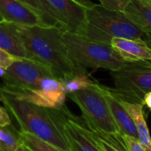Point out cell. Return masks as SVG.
Masks as SVG:
<instances>
[{"instance_id":"6da1fadb","label":"cell","mask_w":151,"mask_h":151,"mask_svg":"<svg viewBox=\"0 0 151 151\" xmlns=\"http://www.w3.org/2000/svg\"><path fill=\"white\" fill-rule=\"evenodd\" d=\"M24 44L29 59L49 67L55 77L66 81L78 74H87L70 57L63 41L64 29L53 26H26L7 22Z\"/></svg>"},{"instance_id":"7a4b0ae2","label":"cell","mask_w":151,"mask_h":151,"mask_svg":"<svg viewBox=\"0 0 151 151\" xmlns=\"http://www.w3.org/2000/svg\"><path fill=\"white\" fill-rule=\"evenodd\" d=\"M4 109L17 121L21 132L29 133L63 151H71L62 137L48 108L40 107L0 90Z\"/></svg>"},{"instance_id":"3957f363","label":"cell","mask_w":151,"mask_h":151,"mask_svg":"<svg viewBox=\"0 0 151 151\" xmlns=\"http://www.w3.org/2000/svg\"><path fill=\"white\" fill-rule=\"evenodd\" d=\"M86 38L111 44L113 37L140 39L143 32L119 10L95 4L86 9V23L79 34Z\"/></svg>"},{"instance_id":"277c9868","label":"cell","mask_w":151,"mask_h":151,"mask_svg":"<svg viewBox=\"0 0 151 151\" xmlns=\"http://www.w3.org/2000/svg\"><path fill=\"white\" fill-rule=\"evenodd\" d=\"M62 38L71 59L82 68L115 71L127 63L111 44L89 40L70 30H64Z\"/></svg>"},{"instance_id":"5b68a950","label":"cell","mask_w":151,"mask_h":151,"mask_svg":"<svg viewBox=\"0 0 151 151\" xmlns=\"http://www.w3.org/2000/svg\"><path fill=\"white\" fill-rule=\"evenodd\" d=\"M67 96L80 108L82 119L90 130L104 134L119 133L101 85L93 81L85 88L67 94Z\"/></svg>"},{"instance_id":"8992f818","label":"cell","mask_w":151,"mask_h":151,"mask_svg":"<svg viewBox=\"0 0 151 151\" xmlns=\"http://www.w3.org/2000/svg\"><path fill=\"white\" fill-rule=\"evenodd\" d=\"M118 96L125 100L143 104V97L151 92V62H127L115 71H111ZM144 105V104H143Z\"/></svg>"},{"instance_id":"52a82bcc","label":"cell","mask_w":151,"mask_h":151,"mask_svg":"<svg viewBox=\"0 0 151 151\" xmlns=\"http://www.w3.org/2000/svg\"><path fill=\"white\" fill-rule=\"evenodd\" d=\"M49 110L70 150L104 151L95 133L88 127L82 117L73 115L65 104Z\"/></svg>"},{"instance_id":"ba28073f","label":"cell","mask_w":151,"mask_h":151,"mask_svg":"<svg viewBox=\"0 0 151 151\" xmlns=\"http://www.w3.org/2000/svg\"><path fill=\"white\" fill-rule=\"evenodd\" d=\"M0 90L18 100L48 109L62 107L67 96L64 88V81L54 77H43L29 88H5L1 86Z\"/></svg>"},{"instance_id":"9c48e42d","label":"cell","mask_w":151,"mask_h":151,"mask_svg":"<svg viewBox=\"0 0 151 151\" xmlns=\"http://www.w3.org/2000/svg\"><path fill=\"white\" fill-rule=\"evenodd\" d=\"M5 88H29L42 78L54 77L51 69L43 63L28 58H19L14 61L3 74Z\"/></svg>"},{"instance_id":"30bf717a","label":"cell","mask_w":151,"mask_h":151,"mask_svg":"<svg viewBox=\"0 0 151 151\" xmlns=\"http://www.w3.org/2000/svg\"><path fill=\"white\" fill-rule=\"evenodd\" d=\"M0 13L6 22L26 26L46 25L38 12L19 0H0Z\"/></svg>"},{"instance_id":"8fae6325","label":"cell","mask_w":151,"mask_h":151,"mask_svg":"<svg viewBox=\"0 0 151 151\" xmlns=\"http://www.w3.org/2000/svg\"><path fill=\"white\" fill-rule=\"evenodd\" d=\"M58 13L68 30L80 34L86 23V9L74 0H47Z\"/></svg>"},{"instance_id":"7c38bea8","label":"cell","mask_w":151,"mask_h":151,"mask_svg":"<svg viewBox=\"0 0 151 151\" xmlns=\"http://www.w3.org/2000/svg\"><path fill=\"white\" fill-rule=\"evenodd\" d=\"M111 47L127 62L151 61V48L146 40L113 37L111 40Z\"/></svg>"},{"instance_id":"4fadbf2b","label":"cell","mask_w":151,"mask_h":151,"mask_svg":"<svg viewBox=\"0 0 151 151\" xmlns=\"http://www.w3.org/2000/svg\"><path fill=\"white\" fill-rule=\"evenodd\" d=\"M102 88L109 105L112 118L119 133L138 139V134L134 120L121 103L118 95L113 93L111 88H108L104 85H102Z\"/></svg>"},{"instance_id":"5bb4252c","label":"cell","mask_w":151,"mask_h":151,"mask_svg":"<svg viewBox=\"0 0 151 151\" xmlns=\"http://www.w3.org/2000/svg\"><path fill=\"white\" fill-rule=\"evenodd\" d=\"M118 97L119 98L121 103L126 108V109L127 110V112L129 113V115L134 120V123L137 131V134H138L139 142L146 150L151 151V137L150 134V131H149V127H148V125L144 117V112H143L144 105L142 103L134 102V101L125 100L123 98H120L119 96Z\"/></svg>"},{"instance_id":"9a60e30c","label":"cell","mask_w":151,"mask_h":151,"mask_svg":"<svg viewBox=\"0 0 151 151\" xmlns=\"http://www.w3.org/2000/svg\"><path fill=\"white\" fill-rule=\"evenodd\" d=\"M122 12L144 35L151 37V8L137 0H129Z\"/></svg>"},{"instance_id":"2e32d148","label":"cell","mask_w":151,"mask_h":151,"mask_svg":"<svg viewBox=\"0 0 151 151\" xmlns=\"http://www.w3.org/2000/svg\"><path fill=\"white\" fill-rule=\"evenodd\" d=\"M0 48L18 58H28V53L19 36L6 21H0Z\"/></svg>"},{"instance_id":"e0dca14e","label":"cell","mask_w":151,"mask_h":151,"mask_svg":"<svg viewBox=\"0 0 151 151\" xmlns=\"http://www.w3.org/2000/svg\"><path fill=\"white\" fill-rule=\"evenodd\" d=\"M27 5L32 7L40 13L44 23L47 26H53L58 28L68 30L67 26L58 15V13L52 8L47 0H19Z\"/></svg>"},{"instance_id":"ac0fdd59","label":"cell","mask_w":151,"mask_h":151,"mask_svg":"<svg viewBox=\"0 0 151 151\" xmlns=\"http://www.w3.org/2000/svg\"><path fill=\"white\" fill-rule=\"evenodd\" d=\"M23 145L19 131L12 125L0 126V150L2 151H18Z\"/></svg>"},{"instance_id":"d6986e66","label":"cell","mask_w":151,"mask_h":151,"mask_svg":"<svg viewBox=\"0 0 151 151\" xmlns=\"http://www.w3.org/2000/svg\"><path fill=\"white\" fill-rule=\"evenodd\" d=\"M95 133V132H94ZM97 142L104 151H128L123 135L116 134H104L95 133Z\"/></svg>"},{"instance_id":"ffe728a7","label":"cell","mask_w":151,"mask_h":151,"mask_svg":"<svg viewBox=\"0 0 151 151\" xmlns=\"http://www.w3.org/2000/svg\"><path fill=\"white\" fill-rule=\"evenodd\" d=\"M19 133L23 145L31 151H63L29 133L19 131Z\"/></svg>"},{"instance_id":"44dd1931","label":"cell","mask_w":151,"mask_h":151,"mask_svg":"<svg viewBox=\"0 0 151 151\" xmlns=\"http://www.w3.org/2000/svg\"><path fill=\"white\" fill-rule=\"evenodd\" d=\"M93 81L89 79L87 74H78L73 77L64 82V88L66 95L81 90L91 84Z\"/></svg>"},{"instance_id":"7402d4cb","label":"cell","mask_w":151,"mask_h":151,"mask_svg":"<svg viewBox=\"0 0 151 151\" xmlns=\"http://www.w3.org/2000/svg\"><path fill=\"white\" fill-rule=\"evenodd\" d=\"M100 4H102L104 7L123 11L125 6L127 4L129 0H99Z\"/></svg>"},{"instance_id":"603a6c76","label":"cell","mask_w":151,"mask_h":151,"mask_svg":"<svg viewBox=\"0 0 151 151\" xmlns=\"http://www.w3.org/2000/svg\"><path fill=\"white\" fill-rule=\"evenodd\" d=\"M123 139L126 142L128 151H147L141 145L138 139L128 135H123Z\"/></svg>"},{"instance_id":"cb8c5ba5","label":"cell","mask_w":151,"mask_h":151,"mask_svg":"<svg viewBox=\"0 0 151 151\" xmlns=\"http://www.w3.org/2000/svg\"><path fill=\"white\" fill-rule=\"evenodd\" d=\"M18 59H19V58L8 53L7 52H5L2 48H0V68L3 69L4 70L6 69L14 61H16Z\"/></svg>"},{"instance_id":"d4e9b609","label":"cell","mask_w":151,"mask_h":151,"mask_svg":"<svg viewBox=\"0 0 151 151\" xmlns=\"http://www.w3.org/2000/svg\"><path fill=\"white\" fill-rule=\"evenodd\" d=\"M12 125V121L8 112L4 108L0 106V126H7Z\"/></svg>"},{"instance_id":"484cf974","label":"cell","mask_w":151,"mask_h":151,"mask_svg":"<svg viewBox=\"0 0 151 151\" xmlns=\"http://www.w3.org/2000/svg\"><path fill=\"white\" fill-rule=\"evenodd\" d=\"M77 3H79L80 4H81L82 6H84L85 8H91L93 7L96 4L92 2V0H74Z\"/></svg>"},{"instance_id":"4316f807","label":"cell","mask_w":151,"mask_h":151,"mask_svg":"<svg viewBox=\"0 0 151 151\" xmlns=\"http://www.w3.org/2000/svg\"><path fill=\"white\" fill-rule=\"evenodd\" d=\"M143 104L144 106H147L151 110V92L147 93L143 97Z\"/></svg>"},{"instance_id":"83f0119b","label":"cell","mask_w":151,"mask_h":151,"mask_svg":"<svg viewBox=\"0 0 151 151\" xmlns=\"http://www.w3.org/2000/svg\"><path fill=\"white\" fill-rule=\"evenodd\" d=\"M137 1H139V2H140L141 4H142L143 5L151 8V0H137Z\"/></svg>"},{"instance_id":"f1b7e54d","label":"cell","mask_w":151,"mask_h":151,"mask_svg":"<svg viewBox=\"0 0 151 151\" xmlns=\"http://www.w3.org/2000/svg\"><path fill=\"white\" fill-rule=\"evenodd\" d=\"M18 151H31L29 149H27L25 145H22L19 149V150Z\"/></svg>"},{"instance_id":"f546056e","label":"cell","mask_w":151,"mask_h":151,"mask_svg":"<svg viewBox=\"0 0 151 151\" xmlns=\"http://www.w3.org/2000/svg\"><path fill=\"white\" fill-rule=\"evenodd\" d=\"M146 42L148 43V44H149V45L150 46V48H151V37H150V36H147Z\"/></svg>"},{"instance_id":"4dcf8cb0","label":"cell","mask_w":151,"mask_h":151,"mask_svg":"<svg viewBox=\"0 0 151 151\" xmlns=\"http://www.w3.org/2000/svg\"><path fill=\"white\" fill-rule=\"evenodd\" d=\"M0 21H4V19H3V17H2V15H1V13H0Z\"/></svg>"},{"instance_id":"1f68e13d","label":"cell","mask_w":151,"mask_h":151,"mask_svg":"<svg viewBox=\"0 0 151 151\" xmlns=\"http://www.w3.org/2000/svg\"><path fill=\"white\" fill-rule=\"evenodd\" d=\"M2 101V97H1V93H0V101Z\"/></svg>"},{"instance_id":"d6a6232c","label":"cell","mask_w":151,"mask_h":151,"mask_svg":"<svg viewBox=\"0 0 151 151\" xmlns=\"http://www.w3.org/2000/svg\"><path fill=\"white\" fill-rule=\"evenodd\" d=\"M0 151H2V150H0Z\"/></svg>"}]
</instances>
